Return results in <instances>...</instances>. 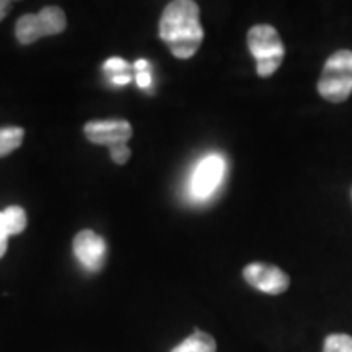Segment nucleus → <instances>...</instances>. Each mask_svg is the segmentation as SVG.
<instances>
[{
  "mask_svg": "<svg viewBox=\"0 0 352 352\" xmlns=\"http://www.w3.org/2000/svg\"><path fill=\"white\" fill-rule=\"evenodd\" d=\"M160 38L178 59H189L195 56L204 39V30L199 21V6L191 0L170 2L162 13Z\"/></svg>",
  "mask_w": 352,
  "mask_h": 352,
  "instance_id": "f257e3e1",
  "label": "nucleus"
},
{
  "mask_svg": "<svg viewBox=\"0 0 352 352\" xmlns=\"http://www.w3.org/2000/svg\"><path fill=\"white\" fill-rule=\"evenodd\" d=\"M318 91L331 103H342L352 94V51L341 50L329 57L318 82Z\"/></svg>",
  "mask_w": 352,
  "mask_h": 352,
  "instance_id": "f03ea898",
  "label": "nucleus"
},
{
  "mask_svg": "<svg viewBox=\"0 0 352 352\" xmlns=\"http://www.w3.org/2000/svg\"><path fill=\"white\" fill-rule=\"evenodd\" d=\"M248 47L254 59L259 77H271L284 59V44L271 25H256L248 32Z\"/></svg>",
  "mask_w": 352,
  "mask_h": 352,
  "instance_id": "7ed1b4c3",
  "label": "nucleus"
},
{
  "mask_svg": "<svg viewBox=\"0 0 352 352\" xmlns=\"http://www.w3.org/2000/svg\"><path fill=\"white\" fill-rule=\"evenodd\" d=\"M67 19L59 7H44L36 15L28 13L20 16L15 25V34L21 44H32L43 36L63 33Z\"/></svg>",
  "mask_w": 352,
  "mask_h": 352,
  "instance_id": "20e7f679",
  "label": "nucleus"
},
{
  "mask_svg": "<svg viewBox=\"0 0 352 352\" xmlns=\"http://www.w3.org/2000/svg\"><path fill=\"white\" fill-rule=\"evenodd\" d=\"M226 175V160L219 153H210L197 164L191 179V195L196 199L209 197L219 184L222 183Z\"/></svg>",
  "mask_w": 352,
  "mask_h": 352,
  "instance_id": "39448f33",
  "label": "nucleus"
},
{
  "mask_svg": "<svg viewBox=\"0 0 352 352\" xmlns=\"http://www.w3.org/2000/svg\"><path fill=\"white\" fill-rule=\"evenodd\" d=\"M243 277L252 287L270 296H279L289 289L290 279L283 270L266 263H252L243 270Z\"/></svg>",
  "mask_w": 352,
  "mask_h": 352,
  "instance_id": "423d86ee",
  "label": "nucleus"
},
{
  "mask_svg": "<svg viewBox=\"0 0 352 352\" xmlns=\"http://www.w3.org/2000/svg\"><path fill=\"white\" fill-rule=\"evenodd\" d=\"M87 139L94 144L113 145L126 144L132 138V127L127 121L122 120H104V121H90L85 127Z\"/></svg>",
  "mask_w": 352,
  "mask_h": 352,
  "instance_id": "0eeeda50",
  "label": "nucleus"
},
{
  "mask_svg": "<svg viewBox=\"0 0 352 352\" xmlns=\"http://www.w3.org/2000/svg\"><path fill=\"white\" fill-rule=\"evenodd\" d=\"M74 253L85 270L98 271L107 256V245L95 232L82 230L74 239Z\"/></svg>",
  "mask_w": 352,
  "mask_h": 352,
  "instance_id": "6e6552de",
  "label": "nucleus"
},
{
  "mask_svg": "<svg viewBox=\"0 0 352 352\" xmlns=\"http://www.w3.org/2000/svg\"><path fill=\"white\" fill-rule=\"evenodd\" d=\"M171 352H217V344L210 334L196 329L195 334L186 338Z\"/></svg>",
  "mask_w": 352,
  "mask_h": 352,
  "instance_id": "1a4fd4ad",
  "label": "nucleus"
},
{
  "mask_svg": "<svg viewBox=\"0 0 352 352\" xmlns=\"http://www.w3.org/2000/svg\"><path fill=\"white\" fill-rule=\"evenodd\" d=\"M103 70L109 77L111 83L118 87L127 85L132 80L131 65L124 59H121V57H109L107 63L103 64Z\"/></svg>",
  "mask_w": 352,
  "mask_h": 352,
  "instance_id": "9d476101",
  "label": "nucleus"
},
{
  "mask_svg": "<svg viewBox=\"0 0 352 352\" xmlns=\"http://www.w3.org/2000/svg\"><path fill=\"white\" fill-rule=\"evenodd\" d=\"M25 131L19 126L0 127V158L12 153L23 142Z\"/></svg>",
  "mask_w": 352,
  "mask_h": 352,
  "instance_id": "9b49d317",
  "label": "nucleus"
},
{
  "mask_svg": "<svg viewBox=\"0 0 352 352\" xmlns=\"http://www.w3.org/2000/svg\"><path fill=\"white\" fill-rule=\"evenodd\" d=\"M3 212V219H6V223L8 227V232L10 235H16V233H21L26 228V212L23 208L20 206H10Z\"/></svg>",
  "mask_w": 352,
  "mask_h": 352,
  "instance_id": "f8f14e48",
  "label": "nucleus"
},
{
  "mask_svg": "<svg viewBox=\"0 0 352 352\" xmlns=\"http://www.w3.org/2000/svg\"><path fill=\"white\" fill-rule=\"evenodd\" d=\"M323 352H352V336L349 334H329L324 340Z\"/></svg>",
  "mask_w": 352,
  "mask_h": 352,
  "instance_id": "ddd939ff",
  "label": "nucleus"
},
{
  "mask_svg": "<svg viewBox=\"0 0 352 352\" xmlns=\"http://www.w3.org/2000/svg\"><path fill=\"white\" fill-rule=\"evenodd\" d=\"M135 70V82L140 88H148L152 85V65L148 60L139 59L134 64Z\"/></svg>",
  "mask_w": 352,
  "mask_h": 352,
  "instance_id": "4468645a",
  "label": "nucleus"
},
{
  "mask_svg": "<svg viewBox=\"0 0 352 352\" xmlns=\"http://www.w3.org/2000/svg\"><path fill=\"white\" fill-rule=\"evenodd\" d=\"M109 155L118 165H124L131 158V148L126 144L113 145V147H109Z\"/></svg>",
  "mask_w": 352,
  "mask_h": 352,
  "instance_id": "2eb2a0df",
  "label": "nucleus"
},
{
  "mask_svg": "<svg viewBox=\"0 0 352 352\" xmlns=\"http://www.w3.org/2000/svg\"><path fill=\"white\" fill-rule=\"evenodd\" d=\"M8 236H10V232H8L6 219H3V212H0V258L7 252Z\"/></svg>",
  "mask_w": 352,
  "mask_h": 352,
  "instance_id": "dca6fc26",
  "label": "nucleus"
},
{
  "mask_svg": "<svg viewBox=\"0 0 352 352\" xmlns=\"http://www.w3.org/2000/svg\"><path fill=\"white\" fill-rule=\"evenodd\" d=\"M10 7H12L10 2H6V0H0V21L6 19L7 13L10 12Z\"/></svg>",
  "mask_w": 352,
  "mask_h": 352,
  "instance_id": "f3484780",
  "label": "nucleus"
}]
</instances>
